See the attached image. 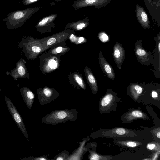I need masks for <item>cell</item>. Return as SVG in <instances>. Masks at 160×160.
I'll use <instances>...</instances> for the list:
<instances>
[{
	"instance_id": "obj_1",
	"label": "cell",
	"mask_w": 160,
	"mask_h": 160,
	"mask_svg": "<svg viewBox=\"0 0 160 160\" xmlns=\"http://www.w3.org/2000/svg\"><path fill=\"white\" fill-rule=\"evenodd\" d=\"M18 46L22 50L27 59L31 60L36 58L46 51L41 39L29 35L22 37Z\"/></svg>"
},
{
	"instance_id": "obj_2",
	"label": "cell",
	"mask_w": 160,
	"mask_h": 160,
	"mask_svg": "<svg viewBox=\"0 0 160 160\" xmlns=\"http://www.w3.org/2000/svg\"><path fill=\"white\" fill-rule=\"evenodd\" d=\"M41 8L40 7L29 8L24 10H16L9 13L3 20L6 22V29L11 30L21 27Z\"/></svg>"
},
{
	"instance_id": "obj_3",
	"label": "cell",
	"mask_w": 160,
	"mask_h": 160,
	"mask_svg": "<svg viewBox=\"0 0 160 160\" xmlns=\"http://www.w3.org/2000/svg\"><path fill=\"white\" fill-rule=\"evenodd\" d=\"M78 112L75 108L55 110L47 114L41 119L44 124L55 125L65 123L68 121H74L78 117Z\"/></svg>"
},
{
	"instance_id": "obj_4",
	"label": "cell",
	"mask_w": 160,
	"mask_h": 160,
	"mask_svg": "<svg viewBox=\"0 0 160 160\" xmlns=\"http://www.w3.org/2000/svg\"><path fill=\"white\" fill-rule=\"evenodd\" d=\"M135 131L122 127H116L109 129H99L92 132L90 137L93 139L98 138H109L134 137L136 136Z\"/></svg>"
},
{
	"instance_id": "obj_5",
	"label": "cell",
	"mask_w": 160,
	"mask_h": 160,
	"mask_svg": "<svg viewBox=\"0 0 160 160\" xmlns=\"http://www.w3.org/2000/svg\"><path fill=\"white\" fill-rule=\"evenodd\" d=\"M39 68L44 74H48L58 69L60 67L61 56L45 52L39 56Z\"/></svg>"
},
{
	"instance_id": "obj_6",
	"label": "cell",
	"mask_w": 160,
	"mask_h": 160,
	"mask_svg": "<svg viewBox=\"0 0 160 160\" xmlns=\"http://www.w3.org/2000/svg\"><path fill=\"white\" fill-rule=\"evenodd\" d=\"M121 98L117 96V93L111 89L107 90L105 94L100 99L99 103V110L101 113H108L116 111Z\"/></svg>"
},
{
	"instance_id": "obj_7",
	"label": "cell",
	"mask_w": 160,
	"mask_h": 160,
	"mask_svg": "<svg viewBox=\"0 0 160 160\" xmlns=\"http://www.w3.org/2000/svg\"><path fill=\"white\" fill-rule=\"evenodd\" d=\"M76 32L71 29L63 31L51 36L41 39L42 42L46 51L55 45L68 39L70 35L75 33Z\"/></svg>"
},
{
	"instance_id": "obj_8",
	"label": "cell",
	"mask_w": 160,
	"mask_h": 160,
	"mask_svg": "<svg viewBox=\"0 0 160 160\" xmlns=\"http://www.w3.org/2000/svg\"><path fill=\"white\" fill-rule=\"evenodd\" d=\"M38 98L39 104L43 105L57 99L60 96L59 92L52 87L45 86L42 88H37Z\"/></svg>"
},
{
	"instance_id": "obj_9",
	"label": "cell",
	"mask_w": 160,
	"mask_h": 160,
	"mask_svg": "<svg viewBox=\"0 0 160 160\" xmlns=\"http://www.w3.org/2000/svg\"><path fill=\"white\" fill-rule=\"evenodd\" d=\"M5 99L8 108L12 118L24 136L28 140V135L22 117L11 100L7 96L5 97Z\"/></svg>"
},
{
	"instance_id": "obj_10",
	"label": "cell",
	"mask_w": 160,
	"mask_h": 160,
	"mask_svg": "<svg viewBox=\"0 0 160 160\" xmlns=\"http://www.w3.org/2000/svg\"><path fill=\"white\" fill-rule=\"evenodd\" d=\"M58 17L57 14H53L43 17L35 26L37 30L41 34L51 32L56 26L54 21Z\"/></svg>"
},
{
	"instance_id": "obj_11",
	"label": "cell",
	"mask_w": 160,
	"mask_h": 160,
	"mask_svg": "<svg viewBox=\"0 0 160 160\" xmlns=\"http://www.w3.org/2000/svg\"><path fill=\"white\" fill-rule=\"evenodd\" d=\"M140 119L149 120L150 118L145 112L141 110L131 108L121 117L122 122L126 123H131L135 120Z\"/></svg>"
},
{
	"instance_id": "obj_12",
	"label": "cell",
	"mask_w": 160,
	"mask_h": 160,
	"mask_svg": "<svg viewBox=\"0 0 160 160\" xmlns=\"http://www.w3.org/2000/svg\"><path fill=\"white\" fill-rule=\"evenodd\" d=\"M26 61L23 59H19L16 64L15 68L11 71L7 75H10L14 80L18 78H27L29 79L30 76L29 72L26 66Z\"/></svg>"
},
{
	"instance_id": "obj_13",
	"label": "cell",
	"mask_w": 160,
	"mask_h": 160,
	"mask_svg": "<svg viewBox=\"0 0 160 160\" xmlns=\"http://www.w3.org/2000/svg\"><path fill=\"white\" fill-rule=\"evenodd\" d=\"M112 0H77L73 2L72 7L75 10L86 7L93 6L99 9L108 5Z\"/></svg>"
},
{
	"instance_id": "obj_14",
	"label": "cell",
	"mask_w": 160,
	"mask_h": 160,
	"mask_svg": "<svg viewBox=\"0 0 160 160\" xmlns=\"http://www.w3.org/2000/svg\"><path fill=\"white\" fill-rule=\"evenodd\" d=\"M69 82L72 86L78 89L85 90L86 86L82 74L79 72L74 71L69 74Z\"/></svg>"
},
{
	"instance_id": "obj_15",
	"label": "cell",
	"mask_w": 160,
	"mask_h": 160,
	"mask_svg": "<svg viewBox=\"0 0 160 160\" xmlns=\"http://www.w3.org/2000/svg\"><path fill=\"white\" fill-rule=\"evenodd\" d=\"M135 53L138 61L142 64L148 65L150 61V54L142 47L140 40L137 41L135 46Z\"/></svg>"
},
{
	"instance_id": "obj_16",
	"label": "cell",
	"mask_w": 160,
	"mask_h": 160,
	"mask_svg": "<svg viewBox=\"0 0 160 160\" xmlns=\"http://www.w3.org/2000/svg\"><path fill=\"white\" fill-rule=\"evenodd\" d=\"M135 12L136 18L140 25L144 29L150 28L149 19L143 8L138 4H136Z\"/></svg>"
},
{
	"instance_id": "obj_17",
	"label": "cell",
	"mask_w": 160,
	"mask_h": 160,
	"mask_svg": "<svg viewBox=\"0 0 160 160\" xmlns=\"http://www.w3.org/2000/svg\"><path fill=\"white\" fill-rule=\"evenodd\" d=\"M113 55L116 64L121 70L125 57V52L122 46L118 42H116L113 46Z\"/></svg>"
},
{
	"instance_id": "obj_18",
	"label": "cell",
	"mask_w": 160,
	"mask_h": 160,
	"mask_svg": "<svg viewBox=\"0 0 160 160\" xmlns=\"http://www.w3.org/2000/svg\"><path fill=\"white\" fill-rule=\"evenodd\" d=\"M98 60L100 67L103 72L109 78L113 80L115 77L114 70L110 64L104 58L101 51L99 53Z\"/></svg>"
},
{
	"instance_id": "obj_19",
	"label": "cell",
	"mask_w": 160,
	"mask_h": 160,
	"mask_svg": "<svg viewBox=\"0 0 160 160\" xmlns=\"http://www.w3.org/2000/svg\"><path fill=\"white\" fill-rule=\"evenodd\" d=\"M89 135L83 139L82 141L79 142V146L70 155L67 160H82L84 155L88 151V149L85 146L86 142L90 139Z\"/></svg>"
},
{
	"instance_id": "obj_20",
	"label": "cell",
	"mask_w": 160,
	"mask_h": 160,
	"mask_svg": "<svg viewBox=\"0 0 160 160\" xmlns=\"http://www.w3.org/2000/svg\"><path fill=\"white\" fill-rule=\"evenodd\" d=\"M20 92L26 105L29 109H31L34 103L35 98L34 93L26 86L21 88L20 89Z\"/></svg>"
},
{
	"instance_id": "obj_21",
	"label": "cell",
	"mask_w": 160,
	"mask_h": 160,
	"mask_svg": "<svg viewBox=\"0 0 160 160\" xmlns=\"http://www.w3.org/2000/svg\"><path fill=\"white\" fill-rule=\"evenodd\" d=\"M90 18L85 17L82 19L66 24L64 30L71 29L75 32L83 30L87 28L89 24Z\"/></svg>"
},
{
	"instance_id": "obj_22",
	"label": "cell",
	"mask_w": 160,
	"mask_h": 160,
	"mask_svg": "<svg viewBox=\"0 0 160 160\" xmlns=\"http://www.w3.org/2000/svg\"><path fill=\"white\" fill-rule=\"evenodd\" d=\"M84 72L87 81L94 94L98 91V87L96 79L92 71L87 66L84 68Z\"/></svg>"
},
{
	"instance_id": "obj_23",
	"label": "cell",
	"mask_w": 160,
	"mask_h": 160,
	"mask_svg": "<svg viewBox=\"0 0 160 160\" xmlns=\"http://www.w3.org/2000/svg\"><path fill=\"white\" fill-rule=\"evenodd\" d=\"M70 50V48L67 46L66 41H63L53 46L46 52L52 54L61 56Z\"/></svg>"
},
{
	"instance_id": "obj_24",
	"label": "cell",
	"mask_w": 160,
	"mask_h": 160,
	"mask_svg": "<svg viewBox=\"0 0 160 160\" xmlns=\"http://www.w3.org/2000/svg\"><path fill=\"white\" fill-rule=\"evenodd\" d=\"M128 90V94L135 101L138 102L141 100L140 98L142 95L143 88L140 85L136 84H132Z\"/></svg>"
},
{
	"instance_id": "obj_25",
	"label": "cell",
	"mask_w": 160,
	"mask_h": 160,
	"mask_svg": "<svg viewBox=\"0 0 160 160\" xmlns=\"http://www.w3.org/2000/svg\"><path fill=\"white\" fill-rule=\"evenodd\" d=\"M88 151H89V154L88 158L90 160H111L112 156L109 155H101L96 152V150L93 149L91 150L88 148Z\"/></svg>"
},
{
	"instance_id": "obj_26",
	"label": "cell",
	"mask_w": 160,
	"mask_h": 160,
	"mask_svg": "<svg viewBox=\"0 0 160 160\" xmlns=\"http://www.w3.org/2000/svg\"><path fill=\"white\" fill-rule=\"evenodd\" d=\"M114 142L118 146L125 147L135 148L142 144V142L135 140H116Z\"/></svg>"
},
{
	"instance_id": "obj_27",
	"label": "cell",
	"mask_w": 160,
	"mask_h": 160,
	"mask_svg": "<svg viewBox=\"0 0 160 160\" xmlns=\"http://www.w3.org/2000/svg\"><path fill=\"white\" fill-rule=\"evenodd\" d=\"M75 33L71 34L69 38L70 42L75 44H83L86 42L87 40L83 37L75 35Z\"/></svg>"
},
{
	"instance_id": "obj_28",
	"label": "cell",
	"mask_w": 160,
	"mask_h": 160,
	"mask_svg": "<svg viewBox=\"0 0 160 160\" xmlns=\"http://www.w3.org/2000/svg\"><path fill=\"white\" fill-rule=\"evenodd\" d=\"M70 155L68 150H65L56 155L53 159L55 160H67Z\"/></svg>"
},
{
	"instance_id": "obj_29",
	"label": "cell",
	"mask_w": 160,
	"mask_h": 160,
	"mask_svg": "<svg viewBox=\"0 0 160 160\" xmlns=\"http://www.w3.org/2000/svg\"><path fill=\"white\" fill-rule=\"evenodd\" d=\"M146 148L150 150L156 152L160 151V142L157 141L150 142L147 144Z\"/></svg>"
},
{
	"instance_id": "obj_30",
	"label": "cell",
	"mask_w": 160,
	"mask_h": 160,
	"mask_svg": "<svg viewBox=\"0 0 160 160\" xmlns=\"http://www.w3.org/2000/svg\"><path fill=\"white\" fill-rule=\"evenodd\" d=\"M98 37L101 42L105 43L109 41V39L108 35L105 32H101L98 35Z\"/></svg>"
},
{
	"instance_id": "obj_31",
	"label": "cell",
	"mask_w": 160,
	"mask_h": 160,
	"mask_svg": "<svg viewBox=\"0 0 160 160\" xmlns=\"http://www.w3.org/2000/svg\"><path fill=\"white\" fill-rule=\"evenodd\" d=\"M151 132L153 135V138L155 139L156 141V140H158L159 142L160 139V127L154 128L152 130Z\"/></svg>"
},
{
	"instance_id": "obj_32",
	"label": "cell",
	"mask_w": 160,
	"mask_h": 160,
	"mask_svg": "<svg viewBox=\"0 0 160 160\" xmlns=\"http://www.w3.org/2000/svg\"><path fill=\"white\" fill-rule=\"evenodd\" d=\"M23 160H50L48 158V156L44 155L42 156L34 157H30L28 158L22 159Z\"/></svg>"
},
{
	"instance_id": "obj_33",
	"label": "cell",
	"mask_w": 160,
	"mask_h": 160,
	"mask_svg": "<svg viewBox=\"0 0 160 160\" xmlns=\"http://www.w3.org/2000/svg\"><path fill=\"white\" fill-rule=\"evenodd\" d=\"M151 95L152 100L160 102V97L157 92L155 90L152 91L151 92Z\"/></svg>"
},
{
	"instance_id": "obj_34",
	"label": "cell",
	"mask_w": 160,
	"mask_h": 160,
	"mask_svg": "<svg viewBox=\"0 0 160 160\" xmlns=\"http://www.w3.org/2000/svg\"><path fill=\"white\" fill-rule=\"evenodd\" d=\"M39 0H22V2L23 5H27L33 3Z\"/></svg>"
},
{
	"instance_id": "obj_35",
	"label": "cell",
	"mask_w": 160,
	"mask_h": 160,
	"mask_svg": "<svg viewBox=\"0 0 160 160\" xmlns=\"http://www.w3.org/2000/svg\"><path fill=\"white\" fill-rule=\"evenodd\" d=\"M160 153V151H157L156 153H155V154L153 155V158L152 159L155 160L158 157V156L159 155Z\"/></svg>"
},
{
	"instance_id": "obj_36",
	"label": "cell",
	"mask_w": 160,
	"mask_h": 160,
	"mask_svg": "<svg viewBox=\"0 0 160 160\" xmlns=\"http://www.w3.org/2000/svg\"><path fill=\"white\" fill-rule=\"evenodd\" d=\"M144 1L145 0H144ZM151 5H152L154 3L153 2L152 0H146Z\"/></svg>"
},
{
	"instance_id": "obj_37",
	"label": "cell",
	"mask_w": 160,
	"mask_h": 160,
	"mask_svg": "<svg viewBox=\"0 0 160 160\" xmlns=\"http://www.w3.org/2000/svg\"><path fill=\"white\" fill-rule=\"evenodd\" d=\"M158 52H159V56L160 55V40H159L158 44Z\"/></svg>"
},
{
	"instance_id": "obj_38",
	"label": "cell",
	"mask_w": 160,
	"mask_h": 160,
	"mask_svg": "<svg viewBox=\"0 0 160 160\" xmlns=\"http://www.w3.org/2000/svg\"><path fill=\"white\" fill-rule=\"evenodd\" d=\"M61 0H55V1H56V2H59V1H61Z\"/></svg>"
},
{
	"instance_id": "obj_39",
	"label": "cell",
	"mask_w": 160,
	"mask_h": 160,
	"mask_svg": "<svg viewBox=\"0 0 160 160\" xmlns=\"http://www.w3.org/2000/svg\"><path fill=\"white\" fill-rule=\"evenodd\" d=\"M1 91V89L0 88V92Z\"/></svg>"
},
{
	"instance_id": "obj_40",
	"label": "cell",
	"mask_w": 160,
	"mask_h": 160,
	"mask_svg": "<svg viewBox=\"0 0 160 160\" xmlns=\"http://www.w3.org/2000/svg\"></svg>"
}]
</instances>
